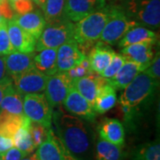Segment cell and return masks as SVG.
Here are the masks:
<instances>
[{
    "label": "cell",
    "mask_w": 160,
    "mask_h": 160,
    "mask_svg": "<svg viewBox=\"0 0 160 160\" xmlns=\"http://www.w3.org/2000/svg\"><path fill=\"white\" fill-rule=\"evenodd\" d=\"M56 134L74 157L86 154L90 147L89 136L85 124L78 117L61 111L52 113Z\"/></svg>",
    "instance_id": "1"
},
{
    "label": "cell",
    "mask_w": 160,
    "mask_h": 160,
    "mask_svg": "<svg viewBox=\"0 0 160 160\" xmlns=\"http://www.w3.org/2000/svg\"><path fill=\"white\" fill-rule=\"evenodd\" d=\"M108 16V6H105L88 14L74 24V39L84 53L85 51L92 49V44L100 39Z\"/></svg>",
    "instance_id": "2"
},
{
    "label": "cell",
    "mask_w": 160,
    "mask_h": 160,
    "mask_svg": "<svg viewBox=\"0 0 160 160\" xmlns=\"http://www.w3.org/2000/svg\"><path fill=\"white\" fill-rule=\"evenodd\" d=\"M158 84L149 75L142 71L124 89L119 98V103L126 112H129L151 95Z\"/></svg>",
    "instance_id": "3"
},
{
    "label": "cell",
    "mask_w": 160,
    "mask_h": 160,
    "mask_svg": "<svg viewBox=\"0 0 160 160\" xmlns=\"http://www.w3.org/2000/svg\"><path fill=\"white\" fill-rule=\"evenodd\" d=\"M125 12L129 20L139 25L148 29L159 28L160 0H128Z\"/></svg>",
    "instance_id": "4"
},
{
    "label": "cell",
    "mask_w": 160,
    "mask_h": 160,
    "mask_svg": "<svg viewBox=\"0 0 160 160\" xmlns=\"http://www.w3.org/2000/svg\"><path fill=\"white\" fill-rule=\"evenodd\" d=\"M74 39V23L64 18L57 22L46 24L36 42V51L56 48Z\"/></svg>",
    "instance_id": "5"
},
{
    "label": "cell",
    "mask_w": 160,
    "mask_h": 160,
    "mask_svg": "<svg viewBox=\"0 0 160 160\" xmlns=\"http://www.w3.org/2000/svg\"><path fill=\"white\" fill-rule=\"evenodd\" d=\"M109 16L100 37L101 42L112 45L118 42L123 36L136 22L129 20L123 9L117 6H108Z\"/></svg>",
    "instance_id": "6"
},
{
    "label": "cell",
    "mask_w": 160,
    "mask_h": 160,
    "mask_svg": "<svg viewBox=\"0 0 160 160\" xmlns=\"http://www.w3.org/2000/svg\"><path fill=\"white\" fill-rule=\"evenodd\" d=\"M52 108L43 92L24 95L23 114L31 122L50 128L52 123Z\"/></svg>",
    "instance_id": "7"
},
{
    "label": "cell",
    "mask_w": 160,
    "mask_h": 160,
    "mask_svg": "<svg viewBox=\"0 0 160 160\" xmlns=\"http://www.w3.org/2000/svg\"><path fill=\"white\" fill-rule=\"evenodd\" d=\"M38 160H79L69 152L61 139L50 127L47 137L35 152Z\"/></svg>",
    "instance_id": "8"
},
{
    "label": "cell",
    "mask_w": 160,
    "mask_h": 160,
    "mask_svg": "<svg viewBox=\"0 0 160 160\" xmlns=\"http://www.w3.org/2000/svg\"><path fill=\"white\" fill-rule=\"evenodd\" d=\"M71 87L72 80L65 72L57 71L56 73L48 77L45 95L52 109L62 103Z\"/></svg>",
    "instance_id": "9"
},
{
    "label": "cell",
    "mask_w": 160,
    "mask_h": 160,
    "mask_svg": "<svg viewBox=\"0 0 160 160\" xmlns=\"http://www.w3.org/2000/svg\"><path fill=\"white\" fill-rule=\"evenodd\" d=\"M48 76L41 73L35 68L12 78V86L22 95L41 93L45 92Z\"/></svg>",
    "instance_id": "10"
},
{
    "label": "cell",
    "mask_w": 160,
    "mask_h": 160,
    "mask_svg": "<svg viewBox=\"0 0 160 160\" xmlns=\"http://www.w3.org/2000/svg\"><path fill=\"white\" fill-rule=\"evenodd\" d=\"M86 58V55L80 50L75 39L69 40L57 48V71L66 72L79 65Z\"/></svg>",
    "instance_id": "11"
},
{
    "label": "cell",
    "mask_w": 160,
    "mask_h": 160,
    "mask_svg": "<svg viewBox=\"0 0 160 160\" xmlns=\"http://www.w3.org/2000/svg\"><path fill=\"white\" fill-rule=\"evenodd\" d=\"M105 6V0H66L64 17L72 22H77Z\"/></svg>",
    "instance_id": "12"
},
{
    "label": "cell",
    "mask_w": 160,
    "mask_h": 160,
    "mask_svg": "<svg viewBox=\"0 0 160 160\" xmlns=\"http://www.w3.org/2000/svg\"><path fill=\"white\" fill-rule=\"evenodd\" d=\"M62 104L68 111L78 117L90 121H93L96 118V112L92 108V105L86 98L83 97L73 86L68 92V94L62 102Z\"/></svg>",
    "instance_id": "13"
},
{
    "label": "cell",
    "mask_w": 160,
    "mask_h": 160,
    "mask_svg": "<svg viewBox=\"0 0 160 160\" xmlns=\"http://www.w3.org/2000/svg\"><path fill=\"white\" fill-rule=\"evenodd\" d=\"M7 32L12 52H33L36 51L37 39L24 31L13 19L7 21Z\"/></svg>",
    "instance_id": "14"
},
{
    "label": "cell",
    "mask_w": 160,
    "mask_h": 160,
    "mask_svg": "<svg viewBox=\"0 0 160 160\" xmlns=\"http://www.w3.org/2000/svg\"><path fill=\"white\" fill-rule=\"evenodd\" d=\"M155 44L152 42H143L125 46L122 50V55L127 61L137 63L144 71L154 58L153 46Z\"/></svg>",
    "instance_id": "15"
},
{
    "label": "cell",
    "mask_w": 160,
    "mask_h": 160,
    "mask_svg": "<svg viewBox=\"0 0 160 160\" xmlns=\"http://www.w3.org/2000/svg\"><path fill=\"white\" fill-rule=\"evenodd\" d=\"M34 52H12L5 55L4 60L6 63L7 75L12 78L22 73H24L34 68L33 57Z\"/></svg>",
    "instance_id": "16"
},
{
    "label": "cell",
    "mask_w": 160,
    "mask_h": 160,
    "mask_svg": "<svg viewBox=\"0 0 160 160\" xmlns=\"http://www.w3.org/2000/svg\"><path fill=\"white\" fill-rule=\"evenodd\" d=\"M12 19H13L24 31L31 35L36 39L38 38L46 25L43 13L39 10H32L23 14H16Z\"/></svg>",
    "instance_id": "17"
},
{
    "label": "cell",
    "mask_w": 160,
    "mask_h": 160,
    "mask_svg": "<svg viewBox=\"0 0 160 160\" xmlns=\"http://www.w3.org/2000/svg\"><path fill=\"white\" fill-rule=\"evenodd\" d=\"M106 82L107 79L101 75L93 73L72 80V86L92 105L99 88Z\"/></svg>",
    "instance_id": "18"
},
{
    "label": "cell",
    "mask_w": 160,
    "mask_h": 160,
    "mask_svg": "<svg viewBox=\"0 0 160 160\" xmlns=\"http://www.w3.org/2000/svg\"><path fill=\"white\" fill-rule=\"evenodd\" d=\"M115 52L105 43H97L92 47L88 56H86L89 62L90 68L92 72L101 75L106 67L109 65Z\"/></svg>",
    "instance_id": "19"
},
{
    "label": "cell",
    "mask_w": 160,
    "mask_h": 160,
    "mask_svg": "<svg viewBox=\"0 0 160 160\" xmlns=\"http://www.w3.org/2000/svg\"><path fill=\"white\" fill-rule=\"evenodd\" d=\"M101 139L118 146L125 143V129L119 120L115 118H104L98 126Z\"/></svg>",
    "instance_id": "20"
},
{
    "label": "cell",
    "mask_w": 160,
    "mask_h": 160,
    "mask_svg": "<svg viewBox=\"0 0 160 160\" xmlns=\"http://www.w3.org/2000/svg\"><path fill=\"white\" fill-rule=\"evenodd\" d=\"M142 71V69L137 63L126 60L119 70L112 78L107 79V82L115 90H122L125 89L132 80Z\"/></svg>",
    "instance_id": "21"
},
{
    "label": "cell",
    "mask_w": 160,
    "mask_h": 160,
    "mask_svg": "<svg viewBox=\"0 0 160 160\" xmlns=\"http://www.w3.org/2000/svg\"><path fill=\"white\" fill-rule=\"evenodd\" d=\"M57 49L56 48H46L34 52L33 62L34 68L41 73L51 76L57 72Z\"/></svg>",
    "instance_id": "22"
},
{
    "label": "cell",
    "mask_w": 160,
    "mask_h": 160,
    "mask_svg": "<svg viewBox=\"0 0 160 160\" xmlns=\"http://www.w3.org/2000/svg\"><path fill=\"white\" fill-rule=\"evenodd\" d=\"M157 39L158 36L153 30L143 26H140L139 24H134L118 41V45L120 47H125L132 44L143 42L156 43Z\"/></svg>",
    "instance_id": "23"
},
{
    "label": "cell",
    "mask_w": 160,
    "mask_h": 160,
    "mask_svg": "<svg viewBox=\"0 0 160 160\" xmlns=\"http://www.w3.org/2000/svg\"><path fill=\"white\" fill-rule=\"evenodd\" d=\"M117 102L116 90L108 82L99 88L92 108L96 113L103 114L112 109Z\"/></svg>",
    "instance_id": "24"
},
{
    "label": "cell",
    "mask_w": 160,
    "mask_h": 160,
    "mask_svg": "<svg viewBox=\"0 0 160 160\" xmlns=\"http://www.w3.org/2000/svg\"><path fill=\"white\" fill-rule=\"evenodd\" d=\"M0 110L6 111L10 114L24 116L22 94L16 91L12 86V83L7 86L5 91L4 97L0 104Z\"/></svg>",
    "instance_id": "25"
},
{
    "label": "cell",
    "mask_w": 160,
    "mask_h": 160,
    "mask_svg": "<svg viewBox=\"0 0 160 160\" xmlns=\"http://www.w3.org/2000/svg\"><path fill=\"white\" fill-rule=\"evenodd\" d=\"M30 123L31 121L25 117L22 126L18 129L13 136L14 147L20 149L25 156L33 153V151L36 149L29 131Z\"/></svg>",
    "instance_id": "26"
},
{
    "label": "cell",
    "mask_w": 160,
    "mask_h": 160,
    "mask_svg": "<svg viewBox=\"0 0 160 160\" xmlns=\"http://www.w3.org/2000/svg\"><path fill=\"white\" fill-rule=\"evenodd\" d=\"M125 154L122 146L109 142L102 139L98 141L95 151V160H124Z\"/></svg>",
    "instance_id": "27"
},
{
    "label": "cell",
    "mask_w": 160,
    "mask_h": 160,
    "mask_svg": "<svg viewBox=\"0 0 160 160\" xmlns=\"http://www.w3.org/2000/svg\"><path fill=\"white\" fill-rule=\"evenodd\" d=\"M25 116H17L0 110V134L12 138L22 126Z\"/></svg>",
    "instance_id": "28"
},
{
    "label": "cell",
    "mask_w": 160,
    "mask_h": 160,
    "mask_svg": "<svg viewBox=\"0 0 160 160\" xmlns=\"http://www.w3.org/2000/svg\"><path fill=\"white\" fill-rule=\"evenodd\" d=\"M66 0H46L42 6L43 16L46 24L57 22L64 19V6Z\"/></svg>",
    "instance_id": "29"
},
{
    "label": "cell",
    "mask_w": 160,
    "mask_h": 160,
    "mask_svg": "<svg viewBox=\"0 0 160 160\" xmlns=\"http://www.w3.org/2000/svg\"><path fill=\"white\" fill-rule=\"evenodd\" d=\"M132 160H160L159 141H154L138 148L132 154Z\"/></svg>",
    "instance_id": "30"
},
{
    "label": "cell",
    "mask_w": 160,
    "mask_h": 160,
    "mask_svg": "<svg viewBox=\"0 0 160 160\" xmlns=\"http://www.w3.org/2000/svg\"><path fill=\"white\" fill-rule=\"evenodd\" d=\"M126 61V58L124 57L122 54L115 53L112 59H111V61H110V62L109 63V65L106 67V69L103 70V72L101 74V76L106 79H109L110 78H112L119 70V69L123 66V64L125 63Z\"/></svg>",
    "instance_id": "31"
},
{
    "label": "cell",
    "mask_w": 160,
    "mask_h": 160,
    "mask_svg": "<svg viewBox=\"0 0 160 160\" xmlns=\"http://www.w3.org/2000/svg\"><path fill=\"white\" fill-rule=\"evenodd\" d=\"M48 129L49 128H46L38 123H34V122L30 123L29 131H30V135H31L32 142L36 149L46 139Z\"/></svg>",
    "instance_id": "32"
},
{
    "label": "cell",
    "mask_w": 160,
    "mask_h": 160,
    "mask_svg": "<svg viewBox=\"0 0 160 160\" xmlns=\"http://www.w3.org/2000/svg\"><path fill=\"white\" fill-rule=\"evenodd\" d=\"M65 73L68 75V77H69L70 79L74 80L77 79V78H83V77H86V76H89V75L93 74L94 72H92V70L90 68L88 59L86 57L82 62L80 63L79 65L76 66L75 68L69 69Z\"/></svg>",
    "instance_id": "33"
},
{
    "label": "cell",
    "mask_w": 160,
    "mask_h": 160,
    "mask_svg": "<svg viewBox=\"0 0 160 160\" xmlns=\"http://www.w3.org/2000/svg\"><path fill=\"white\" fill-rule=\"evenodd\" d=\"M12 52L7 32V22L0 26V56H5Z\"/></svg>",
    "instance_id": "34"
},
{
    "label": "cell",
    "mask_w": 160,
    "mask_h": 160,
    "mask_svg": "<svg viewBox=\"0 0 160 160\" xmlns=\"http://www.w3.org/2000/svg\"><path fill=\"white\" fill-rule=\"evenodd\" d=\"M13 12L17 14H23L34 10V3L32 0H17L10 3Z\"/></svg>",
    "instance_id": "35"
},
{
    "label": "cell",
    "mask_w": 160,
    "mask_h": 160,
    "mask_svg": "<svg viewBox=\"0 0 160 160\" xmlns=\"http://www.w3.org/2000/svg\"><path fill=\"white\" fill-rule=\"evenodd\" d=\"M144 72L146 74H148L149 77H151L155 81H157L158 83H159L160 78V57L159 52H158V53L156 54V56L153 58V60L151 61V62L149 64V66L147 69L144 70Z\"/></svg>",
    "instance_id": "36"
},
{
    "label": "cell",
    "mask_w": 160,
    "mask_h": 160,
    "mask_svg": "<svg viewBox=\"0 0 160 160\" xmlns=\"http://www.w3.org/2000/svg\"><path fill=\"white\" fill-rule=\"evenodd\" d=\"M26 157L22 152L16 147H12L2 154V160H22Z\"/></svg>",
    "instance_id": "37"
},
{
    "label": "cell",
    "mask_w": 160,
    "mask_h": 160,
    "mask_svg": "<svg viewBox=\"0 0 160 160\" xmlns=\"http://www.w3.org/2000/svg\"><path fill=\"white\" fill-rule=\"evenodd\" d=\"M12 147H14L13 139L0 134V153L3 154Z\"/></svg>",
    "instance_id": "38"
},
{
    "label": "cell",
    "mask_w": 160,
    "mask_h": 160,
    "mask_svg": "<svg viewBox=\"0 0 160 160\" xmlns=\"http://www.w3.org/2000/svg\"><path fill=\"white\" fill-rule=\"evenodd\" d=\"M12 83V80L10 77L7 78L4 81L0 82V104H1V102H2V99L4 97V93H5L6 89L7 88V86L11 85Z\"/></svg>",
    "instance_id": "39"
},
{
    "label": "cell",
    "mask_w": 160,
    "mask_h": 160,
    "mask_svg": "<svg viewBox=\"0 0 160 160\" xmlns=\"http://www.w3.org/2000/svg\"><path fill=\"white\" fill-rule=\"evenodd\" d=\"M7 78H9V76L7 75V72H6L5 60H4V57L0 56V82L4 81Z\"/></svg>",
    "instance_id": "40"
},
{
    "label": "cell",
    "mask_w": 160,
    "mask_h": 160,
    "mask_svg": "<svg viewBox=\"0 0 160 160\" xmlns=\"http://www.w3.org/2000/svg\"><path fill=\"white\" fill-rule=\"evenodd\" d=\"M22 160H38V158H37V156L35 153H31V154L28 155V156H26V157H24Z\"/></svg>",
    "instance_id": "41"
},
{
    "label": "cell",
    "mask_w": 160,
    "mask_h": 160,
    "mask_svg": "<svg viewBox=\"0 0 160 160\" xmlns=\"http://www.w3.org/2000/svg\"><path fill=\"white\" fill-rule=\"evenodd\" d=\"M33 1V3L36 4L38 6H39V7H42V6H44V4L46 3V0H32Z\"/></svg>",
    "instance_id": "42"
},
{
    "label": "cell",
    "mask_w": 160,
    "mask_h": 160,
    "mask_svg": "<svg viewBox=\"0 0 160 160\" xmlns=\"http://www.w3.org/2000/svg\"><path fill=\"white\" fill-rule=\"evenodd\" d=\"M6 22H7V20H6V18H4V16L2 15V13L0 12V26Z\"/></svg>",
    "instance_id": "43"
},
{
    "label": "cell",
    "mask_w": 160,
    "mask_h": 160,
    "mask_svg": "<svg viewBox=\"0 0 160 160\" xmlns=\"http://www.w3.org/2000/svg\"><path fill=\"white\" fill-rule=\"evenodd\" d=\"M14 1H17V0H9V2L12 3V2H14Z\"/></svg>",
    "instance_id": "44"
},
{
    "label": "cell",
    "mask_w": 160,
    "mask_h": 160,
    "mask_svg": "<svg viewBox=\"0 0 160 160\" xmlns=\"http://www.w3.org/2000/svg\"><path fill=\"white\" fill-rule=\"evenodd\" d=\"M0 160H2V153H0Z\"/></svg>",
    "instance_id": "45"
},
{
    "label": "cell",
    "mask_w": 160,
    "mask_h": 160,
    "mask_svg": "<svg viewBox=\"0 0 160 160\" xmlns=\"http://www.w3.org/2000/svg\"><path fill=\"white\" fill-rule=\"evenodd\" d=\"M0 1H3V0H0Z\"/></svg>",
    "instance_id": "46"
}]
</instances>
